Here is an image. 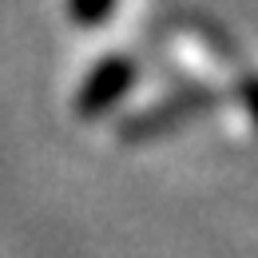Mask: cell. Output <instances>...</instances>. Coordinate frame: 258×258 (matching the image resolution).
I'll list each match as a JSON object with an SVG mask.
<instances>
[{"mask_svg": "<svg viewBox=\"0 0 258 258\" xmlns=\"http://www.w3.org/2000/svg\"><path fill=\"white\" fill-rule=\"evenodd\" d=\"M103 8H107V0H76V12H80V16H96Z\"/></svg>", "mask_w": 258, "mask_h": 258, "instance_id": "obj_1", "label": "cell"}]
</instances>
